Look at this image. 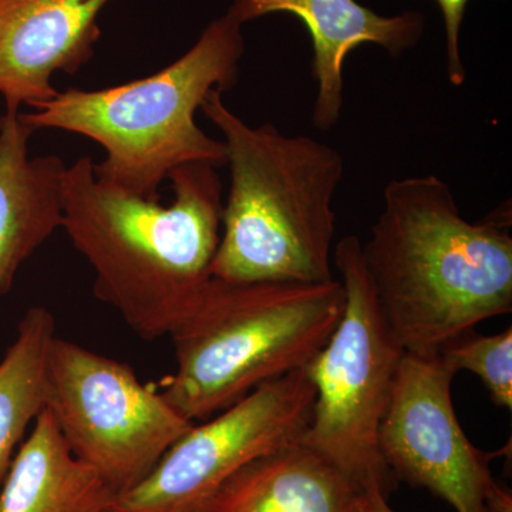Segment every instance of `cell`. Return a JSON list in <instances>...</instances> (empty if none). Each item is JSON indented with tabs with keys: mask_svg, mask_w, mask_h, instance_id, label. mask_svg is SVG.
<instances>
[{
	"mask_svg": "<svg viewBox=\"0 0 512 512\" xmlns=\"http://www.w3.org/2000/svg\"><path fill=\"white\" fill-rule=\"evenodd\" d=\"M345 308L342 282L212 278L171 330L177 370L161 392L185 419L224 412L258 387L303 369Z\"/></svg>",
	"mask_w": 512,
	"mask_h": 512,
	"instance_id": "obj_5",
	"label": "cell"
},
{
	"mask_svg": "<svg viewBox=\"0 0 512 512\" xmlns=\"http://www.w3.org/2000/svg\"><path fill=\"white\" fill-rule=\"evenodd\" d=\"M55 336L52 313L42 306L30 308L0 362V483L30 423L45 409L46 359Z\"/></svg>",
	"mask_w": 512,
	"mask_h": 512,
	"instance_id": "obj_15",
	"label": "cell"
},
{
	"mask_svg": "<svg viewBox=\"0 0 512 512\" xmlns=\"http://www.w3.org/2000/svg\"><path fill=\"white\" fill-rule=\"evenodd\" d=\"M232 6L245 23L272 13H291L305 23L312 37V74L318 84L312 123L320 131L339 123L343 66L353 49L377 45L400 56L417 46L426 26L419 12L382 16L356 0H234Z\"/></svg>",
	"mask_w": 512,
	"mask_h": 512,
	"instance_id": "obj_11",
	"label": "cell"
},
{
	"mask_svg": "<svg viewBox=\"0 0 512 512\" xmlns=\"http://www.w3.org/2000/svg\"><path fill=\"white\" fill-rule=\"evenodd\" d=\"M111 0H0V96L6 109L55 99L56 73L94 56L99 18Z\"/></svg>",
	"mask_w": 512,
	"mask_h": 512,
	"instance_id": "obj_10",
	"label": "cell"
},
{
	"mask_svg": "<svg viewBox=\"0 0 512 512\" xmlns=\"http://www.w3.org/2000/svg\"><path fill=\"white\" fill-rule=\"evenodd\" d=\"M315 394L306 367L258 387L214 420L194 424L143 481L116 495L109 512H197L251 461L301 444Z\"/></svg>",
	"mask_w": 512,
	"mask_h": 512,
	"instance_id": "obj_8",
	"label": "cell"
},
{
	"mask_svg": "<svg viewBox=\"0 0 512 512\" xmlns=\"http://www.w3.org/2000/svg\"><path fill=\"white\" fill-rule=\"evenodd\" d=\"M214 89L201 104L224 136L231 187L212 278L229 282L332 281L333 198L345 160L311 136L249 126Z\"/></svg>",
	"mask_w": 512,
	"mask_h": 512,
	"instance_id": "obj_3",
	"label": "cell"
},
{
	"mask_svg": "<svg viewBox=\"0 0 512 512\" xmlns=\"http://www.w3.org/2000/svg\"><path fill=\"white\" fill-rule=\"evenodd\" d=\"M443 12L447 39V76L453 86L466 82V67L460 52V32L468 0H436Z\"/></svg>",
	"mask_w": 512,
	"mask_h": 512,
	"instance_id": "obj_17",
	"label": "cell"
},
{
	"mask_svg": "<svg viewBox=\"0 0 512 512\" xmlns=\"http://www.w3.org/2000/svg\"><path fill=\"white\" fill-rule=\"evenodd\" d=\"M454 376L437 353H404L380 424V453L394 480L430 491L456 512H483L497 453L473 446L461 429L451 399Z\"/></svg>",
	"mask_w": 512,
	"mask_h": 512,
	"instance_id": "obj_9",
	"label": "cell"
},
{
	"mask_svg": "<svg viewBox=\"0 0 512 512\" xmlns=\"http://www.w3.org/2000/svg\"><path fill=\"white\" fill-rule=\"evenodd\" d=\"M72 453L120 494L143 481L194 426L126 363L53 338L46 402Z\"/></svg>",
	"mask_w": 512,
	"mask_h": 512,
	"instance_id": "obj_7",
	"label": "cell"
},
{
	"mask_svg": "<svg viewBox=\"0 0 512 512\" xmlns=\"http://www.w3.org/2000/svg\"><path fill=\"white\" fill-rule=\"evenodd\" d=\"M335 264L345 308L328 343L306 366L316 394L301 446L326 458L360 494L377 491L389 500L397 481L380 453L379 430L406 352L377 302L362 241L340 239Z\"/></svg>",
	"mask_w": 512,
	"mask_h": 512,
	"instance_id": "obj_6",
	"label": "cell"
},
{
	"mask_svg": "<svg viewBox=\"0 0 512 512\" xmlns=\"http://www.w3.org/2000/svg\"><path fill=\"white\" fill-rule=\"evenodd\" d=\"M441 362L457 375L468 370L478 376L495 406L512 409V329L485 336L470 329L437 352Z\"/></svg>",
	"mask_w": 512,
	"mask_h": 512,
	"instance_id": "obj_16",
	"label": "cell"
},
{
	"mask_svg": "<svg viewBox=\"0 0 512 512\" xmlns=\"http://www.w3.org/2000/svg\"><path fill=\"white\" fill-rule=\"evenodd\" d=\"M244 25L231 6L185 55L153 76L100 90L73 87L20 117L33 131L56 128L92 138L106 153L93 165L99 180L158 201V188L177 168L227 164L224 141L202 131L195 114L212 90L227 92L237 83Z\"/></svg>",
	"mask_w": 512,
	"mask_h": 512,
	"instance_id": "obj_4",
	"label": "cell"
},
{
	"mask_svg": "<svg viewBox=\"0 0 512 512\" xmlns=\"http://www.w3.org/2000/svg\"><path fill=\"white\" fill-rule=\"evenodd\" d=\"M35 131L19 110L0 117V295L12 288L20 266L62 228L63 178L57 156H29Z\"/></svg>",
	"mask_w": 512,
	"mask_h": 512,
	"instance_id": "obj_12",
	"label": "cell"
},
{
	"mask_svg": "<svg viewBox=\"0 0 512 512\" xmlns=\"http://www.w3.org/2000/svg\"><path fill=\"white\" fill-rule=\"evenodd\" d=\"M93 165L86 156L66 168L62 228L92 266L97 298L140 338L168 336L211 279L224 211L217 167L174 170L165 207L99 180Z\"/></svg>",
	"mask_w": 512,
	"mask_h": 512,
	"instance_id": "obj_1",
	"label": "cell"
},
{
	"mask_svg": "<svg viewBox=\"0 0 512 512\" xmlns=\"http://www.w3.org/2000/svg\"><path fill=\"white\" fill-rule=\"evenodd\" d=\"M483 512H512L511 490L494 480L485 491Z\"/></svg>",
	"mask_w": 512,
	"mask_h": 512,
	"instance_id": "obj_18",
	"label": "cell"
},
{
	"mask_svg": "<svg viewBox=\"0 0 512 512\" xmlns=\"http://www.w3.org/2000/svg\"><path fill=\"white\" fill-rule=\"evenodd\" d=\"M0 512H109L116 493L67 446L43 409L2 481Z\"/></svg>",
	"mask_w": 512,
	"mask_h": 512,
	"instance_id": "obj_14",
	"label": "cell"
},
{
	"mask_svg": "<svg viewBox=\"0 0 512 512\" xmlns=\"http://www.w3.org/2000/svg\"><path fill=\"white\" fill-rule=\"evenodd\" d=\"M359 497L338 468L298 444L242 467L197 512H359Z\"/></svg>",
	"mask_w": 512,
	"mask_h": 512,
	"instance_id": "obj_13",
	"label": "cell"
},
{
	"mask_svg": "<svg viewBox=\"0 0 512 512\" xmlns=\"http://www.w3.org/2000/svg\"><path fill=\"white\" fill-rule=\"evenodd\" d=\"M511 212L461 214L437 175L384 187L363 259L387 325L404 352L436 355L477 323L512 311Z\"/></svg>",
	"mask_w": 512,
	"mask_h": 512,
	"instance_id": "obj_2",
	"label": "cell"
},
{
	"mask_svg": "<svg viewBox=\"0 0 512 512\" xmlns=\"http://www.w3.org/2000/svg\"><path fill=\"white\" fill-rule=\"evenodd\" d=\"M359 512H396L387 503V498L377 491H367L360 494Z\"/></svg>",
	"mask_w": 512,
	"mask_h": 512,
	"instance_id": "obj_19",
	"label": "cell"
}]
</instances>
